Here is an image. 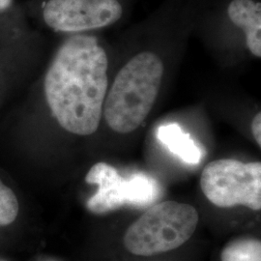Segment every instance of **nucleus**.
I'll return each instance as SVG.
<instances>
[{
	"instance_id": "obj_1",
	"label": "nucleus",
	"mask_w": 261,
	"mask_h": 261,
	"mask_svg": "<svg viewBox=\"0 0 261 261\" xmlns=\"http://www.w3.org/2000/svg\"><path fill=\"white\" fill-rule=\"evenodd\" d=\"M109 58L92 36L69 38L45 75L47 106L64 130L90 136L98 130L109 90Z\"/></svg>"
},
{
	"instance_id": "obj_2",
	"label": "nucleus",
	"mask_w": 261,
	"mask_h": 261,
	"mask_svg": "<svg viewBox=\"0 0 261 261\" xmlns=\"http://www.w3.org/2000/svg\"><path fill=\"white\" fill-rule=\"evenodd\" d=\"M164 70L163 60L152 51H141L122 67L103 102V117L112 130L130 134L147 118L157 100Z\"/></svg>"
},
{
	"instance_id": "obj_3",
	"label": "nucleus",
	"mask_w": 261,
	"mask_h": 261,
	"mask_svg": "<svg viewBox=\"0 0 261 261\" xmlns=\"http://www.w3.org/2000/svg\"><path fill=\"white\" fill-rule=\"evenodd\" d=\"M198 224L194 206L163 201L151 206L130 224L124 246L133 254L151 256L181 247L193 236Z\"/></svg>"
},
{
	"instance_id": "obj_4",
	"label": "nucleus",
	"mask_w": 261,
	"mask_h": 261,
	"mask_svg": "<svg viewBox=\"0 0 261 261\" xmlns=\"http://www.w3.org/2000/svg\"><path fill=\"white\" fill-rule=\"evenodd\" d=\"M200 187L207 199L221 208L246 206L261 209V163L216 160L203 168Z\"/></svg>"
},
{
	"instance_id": "obj_5",
	"label": "nucleus",
	"mask_w": 261,
	"mask_h": 261,
	"mask_svg": "<svg viewBox=\"0 0 261 261\" xmlns=\"http://www.w3.org/2000/svg\"><path fill=\"white\" fill-rule=\"evenodd\" d=\"M122 15L118 0H48L43 9L47 27L70 33L110 27Z\"/></svg>"
},
{
	"instance_id": "obj_6",
	"label": "nucleus",
	"mask_w": 261,
	"mask_h": 261,
	"mask_svg": "<svg viewBox=\"0 0 261 261\" xmlns=\"http://www.w3.org/2000/svg\"><path fill=\"white\" fill-rule=\"evenodd\" d=\"M88 184L97 185V193L87 202V209L93 214H106L133 203V181L122 177L116 168L107 163H97L85 176Z\"/></svg>"
},
{
	"instance_id": "obj_7",
	"label": "nucleus",
	"mask_w": 261,
	"mask_h": 261,
	"mask_svg": "<svg viewBox=\"0 0 261 261\" xmlns=\"http://www.w3.org/2000/svg\"><path fill=\"white\" fill-rule=\"evenodd\" d=\"M227 15L246 34L247 47L255 57H261V3L254 0H232Z\"/></svg>"
},
{
	"instance_id": "obj_8",
	"label": "nucleus",
	"mask_w": 261,
	"mask_h": 261,
	"mask_svg": "<svg viewBox=\"0 0 261 261\" xmlns=\"http://www.w3.org/2000/svg\"><path fill=\"white\" fill-rule=\"evenodd\" d=\"M158 139L173 154L188 164L195 165L200 161L201 151L177 124H168L160 127Z\"/></svg>"
},
{
	"instance_id": "obj_9",
	"label": "nucleus",
	"mask_w": 261,
	"mask_h": 261,
	"mask_svg": "<svg viewBox=\"0 0 261 261\" xmlns=\"http://www.w3.org/2000/svg\"><path fill=\"white\" fill-rule=\"evenodd\" d=\"M222 261H261L260 240L240 238L228 243L221 252Z\"/></svg>"
},
{
	"instance_id": "obj_10",
	"label": "nucleus",
	"mask_w": 261,
	"mask_h": 261,
	"mask_svg": "<svg viewBox=\"0 0 261 261\" xmlns=\"http://www.w3.org/2000/svg\"><path fill=\"white\" fill-rule=\"evenodd\" d=\"M19 210L17 196L0 179V227L14 223L18 217Z\"/></svg>"
},
{
	"instance_id": "obj_11",
	"label": "nucleus",
	"mask_w": 261,
	"mask_h": 261,
	"mask_svg": "<svg viewBox=\"0 0 261 261\" xmlns=\"http://www.w3.org/2000/svg\"><path fill=\"white\" fill-rule=\"evenodd\" d=\"M251 129H252V136L254 138L255 142L257 145L261 146V113L258 112L255 114V116L252 119V124H251Z\"/></svg>"
},
{
	"instance_id": "obj_12",
	"label": "nucleus",
	"mask_w": 261,
	"mask_h": 261,
	"mask_svg": "<svg viewBox=\"0 0 261 261\" xmlns=\"http://www.w3.org/2000/svg\"><path fill=\"white\" fill-rule=\"evenodd\" d=\"M13 0H0V12L9 9Z\"/></svg>"
}]
</instances>
